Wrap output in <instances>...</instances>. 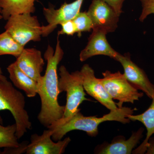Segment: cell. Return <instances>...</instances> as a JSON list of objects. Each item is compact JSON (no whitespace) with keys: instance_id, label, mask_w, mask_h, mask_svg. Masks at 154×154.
<instances>
[{"instance_id":"2e32d148","label":"cell","mask_w":154,"mask_h":154,"mask_svg":"<svg viewBox=\"0 0 154 154\" xmlns=\"http://www.w3.org/2000/svg\"><path fill=\"white\" fill-rule=\"evenodd\" d=\"M151 99L152 102L150 106L143 113L138 115L128 116V118L131 121H138L143 123L147 130L145 139L140 146L133 151V154L145 153L149 139L154 134V93Z\"/></svg>"},{"instance_id":"4fadbf2b","label":"cell","mask_w":154,"mask_h":154,"mask_svg":"<svg viewBox=\"0 0 154 154\" xmlns=\"http://www.w3.org/2000/svg\"><path fill=\"white\" fill-rule=\"evenodd\" d=\"M15 62L26 75L37 83L40 81L45 65L40 51L35 48H24Z\"/></svg>"},{"instance_id":"ba28073f","label":"cell","mask_w":154,"mask_h":154,"mask_svg":"<svg viewBox=\"0 0 154 154\" xmlns=\"http://www.w3.org/2000/svg\"><path fill=\"white\" fill-rule=\"evenodd\" d=\"M84 0H75L70 3H64L58 9L51 5L48 8H44L43 14L48 25L42 26V36L46 37L53 32L64 22L72 20L80 12Z\"/></svg>"},{"instance_id":"ffe728a7","label":"cell","mask_w":154,"mask_h":154,"mask_svg":"<svg viewBox=\"0 0 154 154\" xmlns=\"http://www.w3.org/2000/svg\"><path fill=\"white\" fill-rule=\"evenodd\" d=\"M72 20L75 25L79 37L82 36V33L90 32L93 29L92 21L86 11L80 12Z\"/></svg>"},{"instance_id":"44dd1931","label":"cell","mask_w":154,"mask_h":154,"mask_svg":"<svg viewBox=\"0 0 154 154\" xmlns=\"http://www.w3.org/2000/svg\"><path fill=\"white\" fill-rule=\"evenodd\" d=\"M140 2L142 8L139 20L143 22L149 15L154 14V0H140Z\"/></svg>"},{"instance_id":"277c9868","label":"cell","mask_w":154,"mask_h":154,"mask_svg":"<svg viewBox=\"0 0 154 154\" xmlns=\"http://www.w3.org/2000/svg\"><path fill=\"white\" fill-rule=\"evenodd\" d=\"M59 72L60 94L63 92L66 93V103L63 117H70L81 110L79 107L84 101L91 100L86 97L82 76L80 71L70 73L64 66H61Z\"/></svg>"},{"instance_id":"7402d4cb","label":"cell","mask_w":154,"mask_h":154,"mask_svg":"<svg viewBox=\"0 0 154 154\" xmlns=\"http://www.w3.org/2000/svg\"><path fill=\"white\" fill-rule=\"evenodd\" d=\"M60 25L61 29L58 32V36L64 34L68 36H73L75 33H77L76 28L72 20L64 22Z\"/></svg>"},{"instance_id":"cb8c5ba5","label":"cell","mask_w":154,"mask_h":154,"mask_svg":"<svg viewBox=\"0 0 154 154\" xmlns=\"http://www.w3.org/2000/svg\"><path fill=\"white\" fill-rule=\"evenodd\" d=\"M107 3L118 15L120 16L122 13V8L125 0H102Z\"/></svg>"},{"instance_id":"e0dca14e","label":"cell","mask_w":154,"mask_h":154,"mask_svg":"<svg viewBox=\"0 0 154 154\" xmlns=\"http://www.w3.org/2000/svg\"><path fill=\"white\" fill-rule=\"evenodd\" d=\"M36 0H1V15L7 20L16 14H33L35 11Z\"/></svg>"},{"instance_id":"5b68a950","label":"cell","mask_w":154,"mask_h":154,"mask_svg":"<svg viewBox=\"0 0 154 154\" xmlns=\"http://www.w3.org/2000/svg\"><path fill=\"white\" fill-rule=\"evenodd\" d=\"M7 21L5 30L23 47L30 41L41 40L42 26L36 16L30 14H16L11 16Z\"/></svg>"},{"instance_id":"6da1fadb","label":"cell","mask_w":154,"mask_h":154,"mask_svg":"<svg viewBox=\"0 0 154 154\" xmlns=\"http://www.w3.org/2000/svg\"><path fill=\"white\" fill-rule=\"evenodd\" d=\"M64 55L60 42L57 37L55 50L50 45L48 46L45 52V59L47 66L44 75L38 83L37 94L41 100V109L37 116L40 123L47 127L53 122L63 117L65 106L60 105L58 96L59 78L57 75L58 65Z\"/></svg>"},{"instance_id":"52a82bcc","label":"cell","mask_w":154,"mask_h":154,"mask_svg":"<svg viewBox=\"0 0 154 154\" xmlns=\"http://www.w3.org/2000/svg\"><path fill=\"white\" fill-rule=\"evenodd\" d=\"M87 13L93 24L92 30H102L107 34L118 28L120 16L102 0H93Z\"/></svg>"},{"instance_id":"484cf974","label":"cell","mask_w":154,"mask_h":154,"mask_svg":"<svg viewBox=\"0 0 154 154\" xmlns=\"http://www.w3.org/2000/svg\"><path fill=\"white\" fill-rule=\"evenodd\" d=\"M7 78H6L4 75H3L2 71V68H1V67H0V81H2V80L5 79H7Z\"/></svg>"},{"instance_id":"7c38bea8","label":"cell","mask_w":154,"mask_h":154,"mask_svg":"<svg viewBox=\"0 0 154 154\" xmlns=\"http://www.w3.org/2000/svg\"><path fill=\"white\" fill-rule=\"evenodd\" d=\"M107 34L102 30H93L88 38V44L80 53L79 59L81 62L97 55L106 56L115 60L119 53L116 51L108 43Z\"/></svg>"},{"instance_id":"30bf717a","label":"cell","mask_w":154,"mask_h":154,"mask_svg":"<svg viewBox=\"0 0 154 154\" xmlns=\"http://www.w3.org/2000/svg\"><path fill=\"white\" fill-rule=\"evenodd\" d=\"M51 129L44 130L41 135L36 134L30 137V143H28L26 149L27 154H62L65 151L66 149L71 140L67 137L63 140L54 141Z\"/></svg>"},{"instance_id":"7a4b0ae2","label":"cell","mask_w":154,"mask_h":154,"mask_svg":"<svg viewBox=\"0 0 154 154\" xmlns=\"http://www.w3.org/2000/svg\"><path fill=\"white\" fill-rule=\"evenodd\" d=\"M136 108L131 107H118L101 117L84 116L80 110L70 117H62L54 122L47 128L52 131L51 137L54 141L61 140L67 133L73 130L82 131L89 136L94 137L99 134L98 126L101 123L107 121L118 122L122 124L129 123L131 120L128 116L133 114Z\"/></svg>"},{"instance_id":"8992f818","label":"cell","mask_w":154,"mask_h":154,"mask_svg":"<svg viewBox=\"0 0 154 154\" xmlns=\"http://www.w3.org/2000/svg\"><path fill=\"white\" fill-rule=\"evenodd\" d=\"M103 78L100 79L105 90L113 99L118 100L116 105L119 107H122L124 103L134 104L143 96V93L130 84L124 74L118 71L112 73L108 70L102 73Z\"/></svg>"},{"instance_id":"5bb4252c","label":"cell","mask_w":154,"mask_h":154,"mask_svg":"<svg viewBox=\"0 0 154 154\" xmlns=\"http://www.w3.org/2000/svg\"><path fill=\"white\" fill-rule=\"evenodd\" d=\"M144 129L141 128L137 131L133 132L128 140L122 136L113 138L110 143H105L96 149L95 153L99 154H131L133 150L139 143L143 137Z\"/></svg>"},{"instance_id":"9a60e30c","label":"cell","mask_w":154,"mask_h":154,"mask_svg":"<svg viewBox=\"0 0 154 154\" xmlns=\"http://www.w3.org/2000/svg\"><path fill=\"white\" fill-rule=\"evenodd\" d=\"M7 70L13 85L24 91L27 97L33 98L37 95L38 83L22 71L15 62L8 67Z\"/></svg>"},{"instance_id":"8fae6325","label":"cell","mask_w":154,"mask_h":154,"mask_svg":"<svg viewBox=\"0 0 154 154\" xmlns=\"http://www.w3.org/2000/svg\"><path fill=\"white\" fill-rule=\"evenodd\" d=\"M80 71L82 76L84 89L88 95L110 110L118 108L116 103L105 90L100 79H97L95 76L94 70L89 65H84Z\"/></svg>"},{"instance_id":"83f0119b","label":"cell","mask_w":154,"mask_h":154,"mask_svg":"<svg viewBox=\"0 0 154 154\" xmlns=\"http://www.w3.org/2000/svg\"><path fill=\"white\" fill-rule=\"evenodd\" d=\"M1 153H2V152H0V154H1Z\"/></svg>"},{"instance_id":"4316f807","label":"cell","mask_w":154,"mask_h":154,"mask_svg":"<svg viewBox=\"0 0 154 154\" xmlns=\"http://www.w3.org/2000/svg\"><path fill=\"white\" fill-rule=\"evenodd\" d=\"M1 0H0V12H1ZM3 19L2 16L1 15V13H0V19Z\"/></svg>"},{"instance_id":"ac0fdd59","label":"cell","mask_w":154,"mask_h":154,"mask_svg":"<svg viewBox=\"0 0 154 154\" xmlns=\"http://www.w3.org/2000/svg\"><path fill=\"white\" fill-rule=\"evenodd\" d=\"M24 48L8 31L5 30L0 34V56L10 55L17 58L22 53Z\"/></svg>"},{"instance_id":"603a6c76","label":"cell","mask_w":154,"mask_h":154,"mask_svg":"<svg viewBox=\"0 0 154 154\" xmlns=\"http://www.w3.org/2000/svg\"><path fill=\"white\" fill-rule=\"evenodd\" d=\"M28 142L24 141L20 143L18 147L13 148H5L1 154H20L26 152Z\"/></svg>"},{"instance_id":"d6986e66","label":"cell","mask_w":154,"mask_h":154,"mask_svg":"<svg viewBox=\"0 0 154 154\" xmlns=\"http://www.w3.org/2000/svg\"><path fill=\"white\" fill-rule=\"evenodd\" d=\"M16 124L4 126L0 124V148L18 147L20 143L16 136Z\"/></svg>"},{"instance_id":"3957f363","label":"cell","mask_w":154,"mask_h":154,"mask_svg":"<svg viewBox=\"0 0 154 154\" xmlns=\"http://www.w3.org/2000/svg\"><path fill=\"white\" fill-rule=\"evenodd\" d=\"M25 96L5 79L0 81V111L11 112L17 126L16 135L20 139L32 128L28 112L25 110Z\"/></svg>"},{"instance_id":"d4e9b609","label":"cell","mask_w":154,"mask_h":154,"mask_svg":"<svg viewBox=\"0 0 154 154\" xmlns=\"http://www.w3.org/2000/svg\"><path fill=\"white\" fill-rule=\"evenodd\" d=\"M145 154H154V137H150L149 139Z\"/></svg>"},{"instance_id":"9c48e42d","label":"cell","mask_w":154,"mask_h":154,"mask_svg":"<svg viewBox=\"0 0 154 154\" xmlns=\"http://www.w3.org/2000/svg\"><path fill=\"white\" fill-rule=\"evenodd\" d=\"M115 60L121 63L124 69L123 74L130 84L152 99L154 93V85L151 82L143 70L131 60L129 54L122 55L119 53Z\"/></svg>"}]
</instances>
